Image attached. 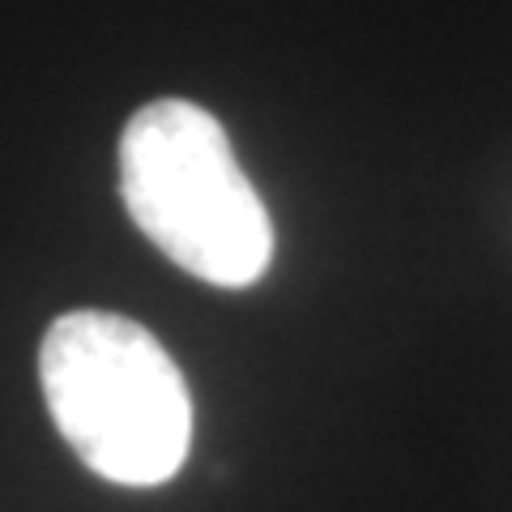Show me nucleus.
Instances as JSON below:
<instances>
[{
    "label": "nucleus",
    "mask_w": 512,
    "mask_h": 512,
    "mask_svg": "<svg viewBox=\"0 0 512 512\" xmlns=\"http://www.w3.org/2000/svg\"><path fill=\"white\" fill-rule=\"evenodd\" d=\"M124 210L184 274L239 291L274 261V222L256 197L231 137L188 99H158L120 137Z\"/></svg>",
    "instance_id": "nucleus-2"
},
{
    "label": "nucleus",
    "mask_w": 512,
    "mask_h": 512,
    "mask_svg": "<svg viewBox=\"0 0 512 512\" xmlns=\"http://www.w3.org/2000/svg\"><path fill=\"white\" fill-rule=\"evenodd\" d=\"M39 384L64 444L120 487L180 474L192 444V397L146 325L116 312H69L39 346Z\"/></svg>",
    "instance_id": "nucleus-1"
}]
</instances>
